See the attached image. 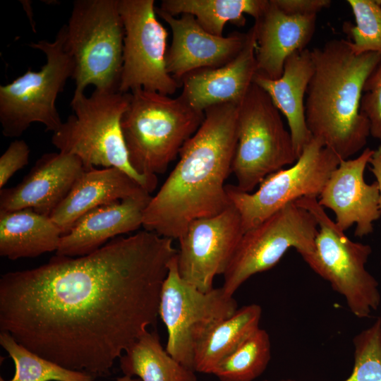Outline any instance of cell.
<instances>
[{"mask_svg":"<svg viewBox=\"0 0 381 381\" xmlns=\"http://www.w3.org/2000/svg\"><path fill=\"white\" fill-rule=\"evenodd\" d=\"M147 230L118 236L78 257L57 255L0 279V332L65 368L94 378L154 327L177 254Z\"/></svg>","mask_w":381,"mask_h":381,"instance_id":"obj_1","label":"cell"},{"mask_svg":"<svg viewBox=\"0 0 381 381\" xmlns=\"http://www.w3.org/2000/svg\"><path fill=\"white\" fill-rule=\"evenodd\" d=\"M238 108L227 103L204 111L202 124L144 212L145 230L179 239L192 221L218 214L231 205L224 182L238 140Z\"/></svg>","mask_w":381,"mask_h":381,"instance_id":"obj_2","label":"cell"},{"mask_svg":"<svg viewBox=\"0 0 381 381\" xmlns=\"http://www.w3.org/2000/svg\"><path fill=\"white\" fill-rule=\"evenodd\" d=\"M310 52L314 73L305 103L308 128L341 159H348L365 146L370 135L361 101L381 54H356L346 40L336 39Z\"/></svg>","mask_w":381,"mask_h":381,"instance_id":"obj_3","label":"cell"},{"mask_svg":"<svg viewBox=\"0 0 381 381\" xmlns=\"http://www.w3.org/2000/svg\"><path fill=\"white\" fill-rule=\"evenodd\" d=\"M204 117L181 95L172 98L143 89L130 92L121 125L132 167L148 177L164 174Z\"/></svg>","mask_w":381,"mask_h":381,"instance_id":"obj_4","label":"cell"},{"mask_svg":"<svg viewBox=\"0 0 381 381\" xmlns=\"http://www.w3.org/2000/svg\"><path fill=\"white\" fill-rule=\"evenodd\" d=\"M129 102V92L95 89L73 95V114L53 133L52 143L59 152L77 156L85 169L116 167L135 180L148 193L157 185V177L139 174L130 164L121 130V119Z\"/></svg>","mask_w":381,"mask_h":381,"instance_id":"obj_5","label":"cell"},{"mask_svg":"<svg viewBox=\"0 0 381 381\" xmlns=\"http://www.w3.org/2000/svg\"><path fill=\"white\" fill-rule=\"evenodd\" d=\"M65 27L64 47L74 64L73 95L90 85L119 91L124 39L119 0H76Z\"/></svg>","mask_w":381,"mask_h":381,"instance_id":"obj_6","label":"cell"},{"mask_svg":"<svg viewBox=\"0 0 381 381\" xmlns=\"http://www.w3.org/2000/svg\"><path fill=\"white\" fill-rule=\"evenodd\" d=\"M295 202L315 217L318 231L314 251L303 260L346 300L358 318H368L380 305L379 283L366 270L370 246L351 240L331 219L316 197H304Z\"/></svg>","mask_w":381,"mask_h":381,"instance_id":"obj_7","label":"cell"},{"mask_svg":"<svg viewBox=\"0 0 381 381\" xmlns=\"http://www.w3.org/2000/svg\"><path fill=\"white\" fill-rule=\"evenodd\" d=\"M65 34L64 25L54 41L30 43L45 54L46 63L40 70L28 69L0 86V123L4 136L18 138L32 123H40L53 133L61 126L56 100L74 71L73 61L64 47Z\"/></svg>","mask_w":381,"mask_h":381,"instance_id":"obj_8","label":"cell"},{"mask_svg":"<svg viewBox=\"0 0 381 381\" xmlns=\"http://www.w3.org/2000/svg\"><path fill=\"white\" fill-rule=\"evenodd\" d=\"M298 159L289 131L268 94L253 82L239 104L231 172L236 187L252 193L269 175Z\"/></svg>","mask_w":381,"mask_h":381,"instance_id":"obj_9","label":"cell"},{"mask_svg":"<svg viewBox=\"0 0 381 381\" xmlns=\"http://www.w3.org/2000/svg\"><path fill=\"white\" fill-rule=\"evenodd\" d=\"M238 309L222 287L202 291L179 274L176 255L171 260L159 298V315L167 330V351L194 371L195 349L209 331ZM195 372V371H194Z\"/></svg>","mask_w":381,"mask_h":381,"instance_id":"obj_10","label":"cell"},{"mask_svg":"<svg viewBox=\"0 0 381 381\" xmlns=\"http://www.w3.org/2000/svg\"><path fill=\"white\" fill-rule=\"evenodd\" d=\"M318 231L312 214L294 202L244 232L223 274L224 292L234 296L247 279L272 268L291 248L301 257L312 253Z\"/></svg>","mask_w":381,"mask_h":381,"instance_id":"obj_11","label":"cell"},{"mask_svg":"<svg viewBox=\"0 0 381 381\" xmlns=\"http://www.w3.org/2000/svg\"><path fill=\"white\" fill-rule=\"evenodd\" d=\"M341 159L313 137L291 167L267 176L257 190L246 193L226 185L229 201L238 212L243 233L304 197L318 198Z\"/></svg>","mask_w":381,"mask_h":381,"instance_id":"obj_12","label":"cell"},{"mask_svg":"<svg viewBox=\"0 0 381 381\" xmlns=\"http://www.w3.org/2000/svg\"><path fill=\"white\" fill-rule=\"evenodd\" d=\"M124 27L119 91L136 89L170 96L181 85L167 72L168 32L156 17L154 0H119Z\"/></svg>","mask_w":381,"mask_h":381,"instance_id":"obj_13","label":"cell"},{"mask_svg":"<svg viewBox=\"0 0 381 381\" xmlns=\"http://www.w3.org/2000/svg\"><path fill=\"white\" fill-rule=\"evenodd\" d=\"M243 234L233 205L218 214L192 221L179 238L180 276L202 291L212 290L214 277L224 274Z\"/></svg>","mask_w":381,"mask_h":381,"instance_id":"obj_14","label":"cell"},{"mask_svg":"<svg viewBox=\"0 0 381 381\" xmlns=\"http://www.w3.org/2000/svg\"><path fill=\"white\" fill-rule=\"evenodd\" d=\"M373 152L366 147L354 159H341L318 198L322 207L334 212L340 229L345 231L356 224L354 235L360 238L371 234L374 222L381 217L378 184L364 180Z\"/></svg>","mask_w":381,"mask_h":381,"instance_id":"obj_15","label":"cell"},{"mask_svg":"<svg viewBox=\"0 0 381 381\" xmlns=\"http://www.w3.org/2000/svg\"><path fill=\"white\" fill-rule=\"evenodd\" d=\"M156 13L169 25L172 32L166 66L169 74L180 85L183 78L193 71L219 68L229 63L246 44L247 33L216 36L205 31L190 14H181L177 18L159 7Z\"/></svg>","mask_w":381,"mask_h":381,"instance_id":"obj_16","label":"cell"},{"mask_svg":"<svg viewBox=\"0 0 381 381\" xmlns=\"http://www.w3.org/2000/svg\"><path fill=\"white\" fill-rule=\"evenodd\" d=\"M87 169L75 155L44 154L23 181L0 190V211L32 209L50 217Z\"/></svg>","mask_w":381,"mask_h":381,"instance_id":"obj_17","label":"cell"},{"mask_svg":"<svg viewBox=\"0 0 381 381\" xmlns=\"http://www.w3.org/2000/svg\"><path fill=\"white\" fill-rule=\"evenodd\" d=\"M256 34L253 25L239 54L225 65L193 71L181 80L180 95L194 109L203 111L212 106L240 104L257 73Z\"/></svg>","mask_w":381,"mask_h":381,"instance_id":"obj_18","label":"cell"},{"mask_svg":"<svg viewBox=\"0 0 381 381\" xmlns=\"http://www.w3.org/2000/svg\"><path fill=\"white\" fill-rule=\"evenodd\" d=\"M152 196L144 193L96 207L80 217L63 235L56 255L78 257L99 249L109 239L143 226Z\"/></svg>","mask_w":381,"mask_h":381,"instance_id":"obj_19","label":"cell"},{"mask_svg":"<svg viewBox=\"0 0 381 381\" xmlns=\"http://www.w3.org/2000/svg\"><path fill=\"white\" fill-rule=\"evenodd\" d=\"M317 15L291 16L274 3L255 20V58L258 75L277 79L283 73L286 59L307 49L315 32Z\"/></svg>","mask_w":381,"mask_h":381,"instance_id":"obj_20","label":"cell"},{"mask_svg":"<svg viewBox=\"0 0 381 381\" xmlns=\"http://www.w3.org/2000/svg\"><path fill=\"white\" fill-rule=\"evenodd\" d=\"M145 192L140 183L116 167H93L83 171L50 217L64 235L87 212Z\"/></svg>","mask_w":381,"mask_h":381,"instance_id":"obj_21","label":"cell"},{"mask_svg":"<svg viewBox=\"0 0 381 381\" xmlns=\"http://www.w3.org/2000/svg\"><path fill=\"white\" fill-rule=\"evenodd\" d=\"M313 73L311 52L306 49L286 59L280 78L270 79L255 74L253 78L286 117L298 158L313 138L306 121L304 97Z\"/></svg>","mask_w":381,"mask_h":381,"instance_id":"obj_22","label":"cell"},{"mask_svg":"<svg viewBox=\"0 0 381 381\" xmlns=\"http://www.w3.org/2000/svg\"><path fill=\"white\" fill-rule=\"evenodd\" d=\"M62 236L50 217L32 209L0 211V255L9 260L56 253Z\"/></svg>","mask_w":381,"mask_h":381,"instance_id":"obj_23","label":"cell"},{"mask_svg":"<svg viewBox=\"0 0 381 381\" xmlns=\"http://www.w3.org/2000/svg\"><path fill=\"white\" fill-rule=\"evenodd\" d=\"M262 308L255 303L238 308L214 326L198 345L194 371L212 374L216 367L259 328Z\"/></svg>","mask_w":381,"mask_h":381,"instance_id":"obj_24","label":"cell"},{"mask_svg":"<svg viewBox=\"0 0 381 381\" xmlns=\"http://www.w3.org/2000/svg\"><path fill=\"white\" fill-rule=\"evenodd\" d=\"M124 375L141 381H197L191 370L174 359L162 346L157 332L140 336L119 358Z\"/></svg>","mask_w":381,"mask_h":381,"instance_id":"obj_25","label":"cell"},{"mask_svg":"<svg viewBox=\"0 0 381 381\" xmlns=\"http://www.w3.org/2000/svg\"><path fill=\"white\" fill-rule=\"evenodd\" d=\"M270 0H163L159 9L176 16L190 14L207 32L222 37L225 25L246 23L244 14L258 19Z\"/></svg>","mask_w":381,"mask_h":381,"instance_id":"obj_26","label":"cell"},{"mask_svg":"<svg viewBox=\"0 0 381 381\" xmlns=\"http://www.w3.org/2000/svg\"><path fill=\"white\" fill-rule=\"evenodd\" d=\"M0 345L15 365L13 377L8 381H93L89 374L65 368L30 351L8 332H0ZM1 381H5L1 378Z\"/></svg>","mask_w":381,"mask_h":381,"instance_id":"obj_27","label":"cell"},{"mask_svg":"<svg viewBox=\"0 0 381 381\" xmlns=\"http://www.w3.org/2000/svg\"><path fill=\"white\" fill-rule=\"evenodd\" d=\"M270 358V336L259 328L226 357L212 374L221 381H253L263 373Z\"/></svg>","mask_w":381,"mask_h":381,"instance_id":"obj_28","label":"cell"},{"mask_svg":"<svg viewBox=\"0 0 381 381\" xmlns=\"http://www.w3.org/2000/svg\"><path fill=\"white\" fill-rule=\"evenodd\" d=\"M355 24L345 22L343 30L356 54L375 52L381 54V5L377 0H348Z\"/></svg>","mask_w":381,"mask_h":381,"instance_id":"obj_29","label":"cell"},{"mask_svg":"<svg viewBox=\"0 0 381 381\" xmlns=\"http://www.w3.org/2000/svg\"><path fill=\"white\" fill-rule=\"evenodd\" d=\"M353 344V367L351 375L344 381H381V318L358 334Z\"/></svg>","mask_w":381,"mask_h":381,"instance_id":"obj_30","label":"cell"},{"mask_svg":"<svg viewBox=\"0 0 381 381\" xmlns=\"http://www.w3.org/2000/svg\"><path fill=\"white\" fill-rule=\"evenodd\" d=\"M361 111L369 121L370 135L381 142V62L365 83Z\"/></svg>","mask_w":381,"mask_h":381,"instance_id":"obj_31","label":"cell"},{"mask_svg":"<svg viewBox=\"0 0 381 381\" xmlns=\"http://www.w3.org/2000/svg\"><path fill=\"white\" fill-rule=\"evenodd\" d=\"M30 150L23 140L11 142L0 157V188L11 177L28 164Z\"/></svg>","mask_w":381,"mask_h":381,"instance_id":"obj_32","label":"cell"},{"mask_svg":"<svg viewBox=\"0 0 381 381\" xmlns=\"http://www.w3.org/2000/svg\"><path fill=\"white\" fill-rule=\"evenodd\" d=\"M283 12L291 16L317 15L330 6L329 0H273Z\"/></svg>","mask_w":381,"mask_h":381,"instance_id":"obj_33","label":"cell"},{"mask_svg":"<svg viewBox=\"0 0 381 381\" xmlns=\"http://www.w3.org/2000/svg\"><path fill=\"white\" fill-rule=\"evenodd\" d=\"M369 164H370V170L375 176L379 186L381 207V145L374 150Z\"/></svg>","mask_w":381,"mask_h":381,"instance_id":"obj_34","label":"cell"},{"mask_svg":"<svg viewBox=\"0 0 381 381\" xmlns=\"http://www.w3.org/2000/svg\"><path fill=\"white\" fill-rule=\"evenodd\" d=\"M114 381H141L139 378L131 377L128 375H123L122 377L116 379Z\"/></svg>","mask_w":381,"mask_h":381,"instance_id":"obj_35","label":"cell"},{"mask_svg":"<svg viewBox=\"0 0 381 381\" xmlns=\"http://www.w3.org/2000/svg\"><path fill=\"white\" fill-rule=\"evenodd\" d=\"M377 1L381 5V0H377Z\"/></svg>","mask_w":381,"mask_h":381,"instance_id":"obj_36","label":"cell"},{"mask_svg":"<svg viewBox=\"0 0 381 381\" xmlns=\"http://www.w3.org/2000/svg\"><path fill=\"white\" fill-rule=\"evenodd\" d=\"M263 381H270V380H263Z\"/></svg>","mask_w":381,"mask_h":381,"instance_id":"obj_37","label":"cell"}]
</instances>
